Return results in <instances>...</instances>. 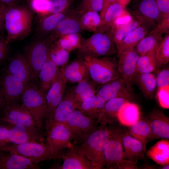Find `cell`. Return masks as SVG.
<instances>
[{
	"label": "cell",
	"mask_w": 169,
	"mask_h": 169,
	"mask_svg": "<svg viewBox=\"0 0 169 169\" xmlns=\"http://www.w3.org/2000/svg\"><path fill=\"white\" fill-rule=\"evenodd\" d=\"M147 119L149 122L153 139H169V118L159 110H153Z\"/></svg>",
	"instance_id": "obj_24"
},
{
	"label": "cell",
	"mask_w": 169,
	"mask_h": 169,
	"mask_svg": "<svg viewBox=\"0 0 169 169\" xmlns=\"http://www.w3.org/2000/svg\"><path fill=\"white\" fill-rule=\"evenodd\" d=\"M33 19L31 10L24 5L18 4L7 6L4 20L6 42L9 44L28 37L31 31Z\"/></svg>",
	"instance_id": "obj_1"
},
{
	"label": "cell",
	"mask_w": 169,
	"mask_h": 169,
	"mask_svg": "<svg viewBox=\"0 0 169 169\" xmlns=\"http://www.w3.org/2000/svg\"><path fill=\"white\" fill-rule=\"evenodd\" d=\"M44 126L47 143L57 156L60 151L73 145L72 134L65 124H45Z\"/></svg>",
	"instance_id": "obj_9"
},
{
	"label": "cell",
	"mask_w": 169,
	"mask_h": 169,
	"mask_svg": "<svg viewBox=\"0 0 169 169\" xmlns=\"http://www.w3.org/2000/svg\"><path fill=\"white\" fill-rule=\"evenodd\" d=\"M50 0H31L32 9L38 13L47 15L50 7Z\"/></svg>",
	"instance_id": "obj_45"
},
{
	"label": "cell",
	"mask_w": 169,
	"mask_h": 169,
	"mask_svg": "<svg viewBox=\"0 0 169 169\" xmlns=\"http://www.w3.org/2000/svg\"><path fill=\"white\" fill-rule=\"evenodd\" d=\"M88 4L84 9V12L88 11H94L98 12L102 10L103 0H88Z\"/></svg>",
	"instance_id": "obj_50"
},
{
	"label": "cell",
	"mask_w": 169,
	"mask_h": 169,
	"mask_svg": "<svg viewBox=\"0 0 169 169\" xmlns=\"http://www.w3.org/2000/svg\"><path fill=\"white\" fill-rule=\"evenodd\" d=\"M96 95L105 102L115 98H122L132 101L134 99L132 88L120 76L97 87Z\"/></svg>",
	"instance_id": "obj_13"
},
{
	"label": "cell",
	"mask_w": 169,
	"mask_h": 169,
	"mask_svg": "<svg viewBox=\"0 0 169 169\" xmlns=\"http://www.w3.org/2000/svg\"><path fill=\"white\" fill-rule=\"evenodd\" d=\"M162 35L154 29L137 44L135 48L140 56L156 50L161 42Z\"/></svg>",
	"instance_id": "obj_38"
},
{
	"label": "cell",
	"mask_w": 169,
	"mask_h": 169,
	"mask_svg": "<svg viewBox=\"0 0 169 169\" xmlns=\"http://www.w3.org/2000/svg\"><path fill=\"white\" fill-rule=\"evenodd\" d=\"M5 70L22 81L25 87L35 82L30 66L25 55L18 54L12 58Z\"/></svg>",
	"instance_id": "obj_17"
},
{
	"label": "cell",
	"mask_w": 169,
	"mask_h": 169,
	"mask_svg": "<svg viewBox=\"0 0 169 169\" xmlns=\"http://www.w3.org/2000/svg\"><path fill=\"white\" fill-rule=\"evenodd\" d=\"M130 14L143 21L157 24L160 14L156 0H136Z\"/></svg>",
	"instance_id": "obj_23"
},
{
	"label": "cell",
	"mask_w": 169,
	"mask_h": 169,
	"mask_svg": "<svg viewBox=\"0 0 169 169\" xmlns=\"http://www.w3.org/2000/svg\"><path fill=\"white\" fill-rule=\"evenodd\" d=\"M77 57H100L117 53L116 46L108 32L94 33L89 38L83 39L77 49Z\"/></svg>",
	"instance_id": "obj_3"
},
{
	"label": "cell",
	"mask_w": 169,
	"mask_h": 169,
	"mask_svg": "<svg viewBox=\"0 0 169 169\" xmlns=\"http://www.w3.org/2000/svg\"><path fill=\"white\" fill-rule=\"evenodd\" d=\"M115 1L116 0H103V8L100 14L101 18V21L107 8L110 5L115 2Z\"/></svg>",
	"instance_id": "obj_54"
},
{
	"label": "cell",
	"mask_w": 169,
	"mask_h": 169,
	"mask_svg": "<svg viewBox=\"0 0 169 169\" xmlns=\"http://www.w3.org/2000/svg\"><path fill=\"white\" fill-rule=\"evenodd\" d=\"M9 127L10 143L20 144L28 142H45L44 135L37 128L20 125H7Z\"/></svg>",
	"instance_id": "obj_16"
},
{
	"label": "cell",
	"mask_w": 169,
	"mask_h": 169,
	"mask_svg": "<svg viewBox=\"0 0 169 169\" xmlns=\"http://www.w3.org/2000/svg\"><path fill=\"white\" fill-rule=\"evenodd\" d=\"M147 157L160 166L169 164V139H162L151 146L146 152Z\"/></svg>",
	"instance_id": "obj_31"
},
{
	"label": "cell",
	"mask_w": 169,
	"mask_h": 169,
	"mask_svg": "<svg viewBox=\"0 0 169 169\" xmlns=\"http://www.w3.org/2000/svg\"><path fill=\"white\" fill-rule=\"evenodd\" d=\"M158 169H169V164H167L163 166H161L160 167H159Z\"/></svg>",
	"instance_id": "obj_57"
},
{
	"label": "cell",
	"mask_w": 169,
	"mask_h": 169,
	"mask_svg": "<svg viewBox=\"0 0 169 169\" xmlns=\"http://www.w3.org/2000/svg\"><path fill=\"white\" fill-rule=\"evenodd\" d=\"M2 105V99L1 95L0 94V111L1 110Z\"/></svg>",
	"instance_id": "obj_58"
},
{
	"label": "cell",
	"mask_w": 169,
	"mask_h": 169,
	"mask_svg": "<svg viewBox=\"0 0 169 169\" xmlns=\"http://www.w3.org/2000/svg\"><path fill=\"white\" fill-rule=\"evenodd\" d=\"M8 44L3 35H0V65L5 62L8 57L9 50Z\"/></svg>",
	"instance_id": "obj_48"
},
{
	"label": "cell",
	"mask_w": 169,
	"mask_h": 169,
	"mask_svg": "<svg viewBox=\"0 0 169 169\" xmlns=\"http://www.w3.org/2000/svg\"><path fill=\"white\" fill-rule=\"evenodd\" d=\"M131 0H116V2L122 5L124 8H125L126 6L129 3Z\"/></svg>",
	"instance_id": "obj_56"
},
{
	"label": "cell",
	"mask_w": 169,
	"mask_h": 169,
	"mask_svg": "<svg viewBox=\"0 0 169 169\" xmlns=\"http://www.w3.org/2000/svg\"><path fill=\"white\" fill-rule=\"evenodd\" d=\"M158 68L169 61V33L166 34L155 50Z\"/></svg>",
	"instance_id": "obj_43"
},
{
	"label": "cell",
	"mask_w": 169,
	"mask_h": 169,
	"mask_svg": "<svg viewBox=\"0 0 169 169\" xmlns=\"http://www.w3.org/2000/svg\"><path fill=\"white\" fill-rule=\"evenodd\" d=\"M128 101H130L122 98H115L105 102L103 112L98 121V124L107 125L117 120L119 112Z\"/></svg>",
	"instance_id": "obj_33"
},
{
	"label": "cell",
	"mask_w": 169,
	"mask_h": 169,
	"mask_svg": "<svg viewBox=\"0 0 169 169\" xmlns=\"http://www.w3.org/2000/svg\"><path fill=\"white\" fill-rule=\"evenodd\" d=\"M97 85L89 79L77 83L68 90L78 106L81 102L96 95Z\"/></svg>",
	"instance_id": "obj_30"
},
{
	"label": "cell",
	"mask_w": 169,
	"mask_h": 169,
	"mask_svg": "<svg viewBox=\"0 0 169 169\" xmlns=\"http://www.w3.org/2000/svg\"><path fill=\"white\" fill-rule=\"evenodd\" d=\"M8 125L0 124V146L10 143L8 137Z\"/></svg>",
	"instance_id": "obj_51"
},
{
	"label": "cell",
	"mask_w": 169,
	"mask_h": 169,
	"mask_svg": "<svg viewBox=\"0 0 169 169\" xmlns=\"http://www.w3.org/2000/svg\"><path fill=\"white\" fill-rule=\"evenodd\" d=\"M140 55L135 48H130L117 54L119 70L121 77L132 88L136 74L137 63Z\"/></svg>",
	"instance_id": "obj_15"
},
{
	"label": "cell",
	"mask_w": 169,
	"mask_h": 169,
	"mask_svg": "<svg viewBox=\"0 0 169 169\" xmlns=\"http://www.w3.org/2000/svg\"><path fill=\"white\" fill-rule=\"evenodd\" d=\"M141 118L139 107L136 103L128 101L123 106L118 112L117 120L122 125L130 126Z\"/></svg>",
	"instance_id": "obj_35"
},
{
	"label": "cell",
	"mask_w": 169,
	"mask_h": 169,
	"mask_svg": "<svg viewBox=\"0 0 169 169\" xmlns=\"http://www.w3.org/2000/svg\"><path fill=\"white\" fill-rule=\"evenodd\" d=\"M51 45L44 39L35 42L26 49L25 56L30 64L34 81L37 84L39 71L48 58Z\"/></svg>",
	"instance_id": "obj_14"
},
{
	"label": "cell",
	"mask_w": 169,
	"mask_h": 169,
	"mask_svg": "<svg viewBox=\"0 0 169 169\" xmlns=\"http://www.w3.org/2000/svg\"><path fill=\"white\" fill-rule=\"evenodd\" d=\"M60 71V67L48 58L43 65L38 74V86L45 95L57 78Z\"/></svg>",
	"instance_id": "obj_26"
},
{
	"label": "cell",
	"mask_w": 169,
	"mask_h": 169,
	"mask_svg": "<svg viewBox=\"0 0 169 169\" xmlns=\"http://www.w3.org/2000/svg\"><path fill=\"white\" fill-rule=\"evenodd\" d=\"M132 17L129 22L123 24L114 25L108 32L115 45L143 21L137 17Z\"/></svg>",
	"instance_id": "obj_37"
},
{
	"label": "cell",
	"mask_w": 169,
	"mask_h": 169,
	"mask_svg": "<svg viewBox=\"0 0 169 169\" xmlns=\"http://www.w3.org/2000/svg\"><path fill=\"white\" fill-rule=\"evenodd\" d=\"M67 83L60 67V71L58 77L45 95L47 106V115L45 120L51 115L63 98L67 90Z\"/></svg>",
	"instance_id": "obj_18"
},
{
	"label": "cell",
	"mask_w": 169,
	"mask_h": 169,
	"mask_svg": "<svg viewBox=\"0 0 169 169\" xmlns=\"http://www.w3.org/2000/svg\"><path fill=\"white\" fill-rule=\"evenodd\" d=\"M82 39L79 33H72L61 37L54 43L70 53L79 47Z\"/></svg>",
	"instance_id": "obj_42"
},
{
	"label": "cell",
	"mask_w": 169,
	"mask_h": 169,
	"mask_svg": "<svg viewBox=\"0 0 169 169\" xmlns=\"http://www.w3.org/2000/svg\"><path fill=\"white\" fill-rule=\"evenodd\" d=\"M155 50L140 56L137 63L136 74L153 73L158 69Z\"/></svg>",
	"instance_id": "obj_39"
},
{
	"label": "cell",
	"mask_w": 169,
	"mask_h": 169,
	"mask_svg": "<svg viewBox=\"0 0 169 169\" xmlns=\"http://www.w3.org/2000/svg\"><path fill=\"white\" fill-rule=\"evenodd\" d=\"M23 0H0V2L6 6L20 3Z\"/></svg>",
	"instance_id": "obj_55"
},
{
	"label": "cell",
	"mask_w": 169,
	"mask_h": 169,
	"mask_svg": "<svg viewBox=\"0 0 169 169\" xmlns=\"http://www.w3.org/2000/svg\"><path fill=\"white\" fill-rule=\"evenodd\" d=\"M156 71V76L157 89L169 87V69L164 68Z\"/></svg>",
	"instance_id": "obj_44"
},
{
	"label": "cell",
	"mask_w": 169,
	"mask_h": 169,
	"mask_svg": "<svg viewBox=\"0 0 169 169\" xmlns=\"http://www.w3.org/2000/svg\"><path fill=\"white\" fill-rule=\"evenodd\" d=\"M156 1L160 14V19L163 18L169 17V0Z\"/></svg>",
	"instance_id": "obj_49"
},
{
	"label": "cell",
	"mask_w": 169,
	"mask_h": 169,
	"mask_svg": "<svg viewBox=\"0 0 169 169\" xmlns=\"http://www.w3.org/2000/svg\"><path fill=\"white\" fill-rule=\"evenodd\" d=\"M156 23L143 21L116 45L117 54L128 49L135 48L137 44L156 27Z\"/></svg>",
	"instance_id": "obj_21"
},
{
	"label": "cell",
	"mask_w": 169,
	"mask_h": 169,
	"mask_svg": "<svg viewBox=\"0 0 169 169\" xmlns=\"http://www.w3.org/2000/svg\"><path fill=\"white\" fill-rule=\"evenodd\" d=\"M80 23L82 30L96 32L101 23V18L97 12L88 11L81 14Z\"/></svg>",
	"instance_id": "obj_40"
},
{
	"label": "cell",
	"mask_w": 169,
	"mask_h": 169,
	"mask_svg": "<svg viewBox=\"0 0 169 169\" xmlns=\"http://www.w3.org/2000/svg\"><path fill=\"white\" fill-rule=\"evenodd\" d=\"M80 15L79 13L70 14L60 23L45 40L52 45L63 36L79 33L82 30L80 23Z\"/></svg>",
	"instance_id": "obj_19"
},
{
	"label": "cell",
	"mask_w": 169,
	"mask_h": 169,
	"mask_svg": "<svg viewBox=\"0 0 169 169\" xmlns=\"http://www.w3.org/2000/svg\"><path fill=\"white\" fill-rule=\"evenodd\" d=\"M62 164H56L49 168L56 169H99L76 145L65 148L58 153L57 159Z\"/></svg>",
	"instance_id": "obj_7"
},
{
	"label": "cell",
	"mask_w": 169,
	"mask_h": 169,
	"mask_svg": "<svg viewBox=\"0 0 169 169\" xmlns=\"http://www.w3.org/2000/svg\"><path fill=\"white\" fill-rule=\"evenodd\" d=\"M82 59L87 67L90 79L98 85L121 76L117 61L114 58L105 56Z\"/></svg>",
	"instance_id": "obj_4"
},
{
	"label": "cell",
	"mask_w": 169,
	"mask_h": 169,
	"mask_svg": "<svg viewBox=\"0 0 169 169\" xmlns=\"http://www.w3.org/2000/svg\"><path fill=\"white\" fill-rule=\"evenodd\" d=\"M105 102L100 97L95 95L81 102L78 105L77 109L98 124L103 112Z\"/></svg>",
	"instance_id": "obj_28"
},
{
	"label": "cell",
	"mask_w": 169,
	"mask_h": 169,
	"mask_svg": "<svg viewBox=\"0 0 169 169\" xmlns=\"http://www.w3.org/2000/svg\"><path fill=\"white\" fill-rule=\"evenodd\" d=\"M133 83L138 86L146 98L149 100L153 99L157 88L154 73H137L134 77Z\"/></svg>",
	"instance_id": "obj_32"
},
{
	"label": "cell",
	"mask_w": 169,
	"mask_h": 169,
	"mask_svg": "<svg viewBox=\"0 0 169 169\" xmlns=\"http://www.w3.org/2000/svg\"><path fill=\"white\" fill-rule=\"evenodd\" d=\"M0 124L20 125L37 127L36 122L29 110L19 103L3 106L0 111Z\"/></svg>",
	"instance_id": "obj_12"
},
{
	"label": "cell",
	"mask_w": 169,
	"mask_h": 169,
	"mask_svg": "<svg viewBox=\"0 0 169 169\" xmlns=\"http://www.w3.org/2000/svg\"><path fill=\"white\" fill-rule=\"evenodd\" d=\"M137 161L123 159L117 168V169H137L138 167Z\"/></svg>",
	"instance_id": "obj_52"
},
{
	"label": "cell",
	"mask_w": 169,
	"mask_h": 169,
	"mask_svg": "<svg viewBox=\"0 0 169 169\" xmlns=\"http://www.w3.org/2000/svg\"><path fill=\"white\" fill-rule=\"evenodd\" d=\"M0 151L14 153L26 157L34 163L53 159L57 155L45 142H28L20 144L9 143L0 146Z\"/></svg>",
	"instance_id": "obj_5"
},
{
	"label": "cell",
	"mask_w": 169,
	"mask_h": 169,
	"mask_svg": "<svg viewBox=\"0 0 169 169\" xmlns=\"http://www.w3.org/2000/svg\"><path fill=\"white\" fill-rule=\"evenodd\" d=\"M25 88V86L22 81L4 70L0 77V94L2 99L1 109L5 105L19 103Z\"/></svg>",
	"instance_id": "obj_10"
},
{
	"label": "cell",
	"mask_w": 169,
	"mask_h": 169,
	"mask_svg": "<svg viewBox=\"0 0 169 169\" xmlns=\"http://www.w3.org/2000/svg\"><path fill=\"white\" fill-rule=\"evenodd\" d=\"M7 6L0 2V35H3L4 28V16Z\"/></svg>",
	"instance_id": "obj_53"
},
{
	"label": "cell",
	"mask_w": 169,
	"mask_h": 169,
	"mask_svg": "<svg viewBox=\"0 0 169 169\" xmlns=\"http://www.w3.org/2000/svg\"><path fill=\"white\" fill-rule=\"evenodd\" d=\"M68 4V0H50L48 15L64 11Z\"/></svg>",
	"instance_id": "obj_47"
},
{
	"label": "cell",
	"mask_w": 169,
	"mask_h": 169,
	"mask_svg": "<svg viewBox=\"0 0 169 169\" xmlns=\"http://www.w3.org/2000/svg\"><path fill=\"white\" fill-rule=\"evenodd\" d=\"M107 127L109 136L104 151L105 166L107 169H117L123 159L122 138L124 131L114 126Z\"/></svg>",
	"instance_id": "obj_8"
},
{
	"label": "cell",
	"mask_w": 169,
	"mask_h": 169,
	"mask_svg": "<svg viewBox=\"0 0 169 169\" xmlns=\"http://www.w3.org/2000/svg\"><path fill=\"white\" fill-rule=\"evenodd\" d=\"M127 12L125 8L118 3L115 2L111 4L106 9L101 19V24L95 32H108L116 19Z\"/></svg>",
	"instance_id": "obj_34"
},
{
	"label": "cell",
	"mask_w": 169,
	"mask_h": 169,
	"mask_svg": "<svg viewBox=\"0 0 169 169\" xmlns=\"http://www.w3.org/2000/svg\"><path fill=\"white\" fill-rule=\"evenodd\" d=\"M21 101L22 105L31 114L37 128L42 131L44 129V120L47 115V106L45 95L35 82L25 87Z\"/></svg>",
	"instance_id": "obj_6"
},
{
	"label": "cell",
	"mask_w": 169,
	"mask_h": 169,
	"mask_svg": "<svg viewBox=\"0 0 169 169\" xmlns=\"http://www.w3.org/2000/svg\"><path fill=\"white\" fill-rule=\"evenodd\" d=\"M77 103L68 90L51 115L45 120L44 124L53 123L65 124L72 113L77 109Z\"/></svg>",
	"instance_id": "obj_20"
},
{
	"label": "cell",
	"mask_w": 169,
	"mask_h": 169,
	"mask_svg": "<svg viewBox=\"0 0 169 169\" xmlns=\"http://www.w3.org/2000/svg\"><path fill=\"white\" fill-rule=\"evenodd\" d=\"M69 129L74 144L80 143L99 124L77 109L65 123Z\"/></svg>",
	"instance_id": "obj_11"
},
{
	"label": "cell",
	"mask_w": 169,
	"mask_h": 169,
	"mask_svg": "<svg viewBox=\"0 0 169 169\" xmlns=\"http://www.w3.org/2000/svg\"><path fill=\"white\" fill-rule=\"evenodd\" d=\"M156 97L158 103L162 108H169V87L158 89Z\"/></svg>",
	"instance_id": "obj_46"
},
{
	"label": "cell",
	"mask_w": 169,
	"mask_h": 169,
	"mask_svg": "<svg viewBox=\"0 0 169 169\" xmlns=\"http://www.w3.org/2000/svg\"><path fill=\"white\" fill-rule=\"evenodd\" d=\"M64 11L50 14L44 18L38 26V33L43 36L49 35L61 22L71 14Z\"/></svg>",
	"instance_id": "obj_36"
},
{
	"label": "cell",
	"mask_w": 169,
	"mask_h": 169,
	"mask_svg": "<svg viewBox=\"0 0 169 169\" xmlns=\"http://www.w3.org/2000/svg\"><path fill=\"white\" fill-rule=\"evenodd\" d=\"M99 124L79 145H76L101 169L105 166L104 151L109 132L106 125Z\"/></svg>",
	"instance_id": "obj_2"
},
{
	"label": "cell",
	"mask_w": 169,
	"mask_h": 169,
	"mask_svg": "<svg viewBox=\"0 0 169 169\" xmlns=\"http://www.w3.org/2000/svg\"><path fill=\"white\" fill-rule=\"evenodd\" d=\"M70 52L53 43L50 46L48 58L59 67L65 65L68 63Z\"/></svg>",
	"instance_id": "obj_41"
},
{
	"label": "cell",
	"mask_w": 169,
	"mask_h": 169,
	"mask_svg": "<svg viewBox=\"0 0 169 169\" xmlns=\"http://www.w3.org/2000/svg\"><path fill=\"white\" fill-rule=\"evenodd\" d=\"M122 143L124 149V159L138 162L144 159L145 151L142 144L127 131H124Z\"/></svg>",
	"instance_id": "obj_27"
},
{
	"label": "cell",
	"mask_w": 169,
	"mask_h": 169,
	"mask_svg": "<svg viewBox=\"0 0 169 169\" xmlns=\"http://www.w3.org/2000/svg\"><path fill=\"white\" fill-rule=\"evenodd\" d=\"M67 83L75 84L90 79L87 67L82 59L77 57L74 60L61 67Z\"/></svg>",
	"instance_id": "obj_22"
},
{
	"label": "cell",
	"mask_w": 169,
	"mask_h": 169,
	"mask_svg": "<svg viewBox=\"0 0 169 169\" xmlns=\"http://www.w3.org/2000/svg\"><path fill=\"white\" fill-rule=\"evenodd\" d=\"M39 165L18 154L0 151V169H39Z\"/></svg>",
	"instance_id": "obj_25"
},
{
	"label": "cell",
	"mask_w": 169,
	"mask_h": 169,
	"mask_svg": "<svg viewBox=\"0 0 169 169\" xmlns=\"http://www.w3.org/2000/svg\"><path fill=\"white\" fill-rule=\"evenodd\" d=\"M128 127V132L141 142L146 151L147 144L154 139L151 127L147 118H140L135 123Z\"/></svg>",
	"instance_id": "obj_29"
}]
</instances>
